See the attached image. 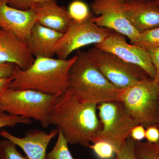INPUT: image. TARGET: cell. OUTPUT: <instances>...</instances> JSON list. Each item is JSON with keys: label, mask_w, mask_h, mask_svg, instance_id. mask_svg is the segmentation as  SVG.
<instances>
[{"label": "cell", "mask_w": 159, "mask_h": 159, "mask_svg": "<svg viewBox=\"0 0 159 159\" xmlns=\"http://www.w3.org/2000/svg\"><path fill=\"white\" fill-rule=\"evenodd\" d=\"M135 153L138 159H159V154L154 151L148 142H136Z\"/></svg>", "instance_id": "603a6c76"}, {"label": "cell", "mask_w": 159, "mask_h": 159, "mask_svg": "<svg viewBox=\"0 0 159 159\" xmlns=\"http://www.w3.org/2000/svg\"><path fill=\"white\" fill-rule=\"evenodd\" d=\"M34 59L26 43L10 31L0 28V62L11 63L25 70Z\"/></svg>", "instance_id": "5bb4252c"}, {"label": "cell", "mask_w": 159, "mask_h": 159, "mask_svg": "<svg viewBox=\"0 0 159 159\" xmlns=\"http://www.w3.org/2000/svg\"><path fill=\"white\" fill-rule=\"evenodd\" d=\"M145 138L148 143L156 144L159 141V129L156 125H151L145 130Z\"/></svg>", "instance_id": "484cf974"}, {"label": "cell", "mask_w": 159, "mask_h": 159, "mask_svg": "<svg viewBox=\"0 0 159 159\" xmlns=\"http://www.w3.org/2000/svg\"><path fill=\"white\" fill-rule=\"evenodd\" d=\"M153 148V150L157 153L159 154V141L156 144H151Z\"/></svg>", "instance_id": "4dcf8cb0"}, {"label": "cell", "mask_w": 159, "mask_h": 159, "mask_svg": "<svg viewBox=\"0 0 159 159\" xmlns=\"http://www.w3.org/2000/svg\"><path fill=\"white\" fill-rule=\"evenodd\" d=\"M92 18L82 22L72 20L55 46L54 51L57 58L67 59L74 51L91 44L99 43L110 35L112 30L97 26Z\"/></svg>", "instance_id": "ba28073f"}, {"label": "cell", "mask_w": 159, "mask_h": 159, "mask_svg": "<svg viewBox=\"0 0 159 159\" xmlns=\"http://www.w3.org/2000/svg\"><path fill=\"white\" fill-rule=\"evenodd\" d=\"M97 106L79 102L67 91L52 109L49 123L62 132L68 144L87 148L102 127Z\"/></svg>", "instance_id": "6da1fadb"}, {"label": "cell", "mask_w": 159, "mask_h": 159, "mask_svg": "<svg viewBox=\"0 0 159 159\" xmlns=\"http://www.w3.org/2000/svg\"><path fill=\"white\" fill-rule=\"evenodd\" d=\"M16 66L11 63L0 62V79L11 78Z\"/></svg>", "instance_id": "4316f807"}, {"label": "cell", "mask_w": 159, "mask_h": 159, "mask_svg": "<svg viewBox=\"0 0 159 159\" xmlns=\"http://www.w3.org/2000/svg\"><path fill=\"white\" fill-rule=\"evenodd\" d=\"M68 145L62 132L58 129L57 141L51 151L47 153L46 159H74Z\"/></svg>", "instance_id": "e0dca14e"}, {"label": "cell", "mask_w": 159, "mask_h": 159, "mask_svg": "<svg viewBox=\"0 0 159 159\" xmlns=\"http://www.w3.org/2000/svg\"><path fill=\"white\" fill-rule=\"evenodd\" d=\"M135 142L129 138L116 153L117 159H138L135 153Z\"/></svg>", "instance_id": "cb8c5ba5"}, {"label": "cell", "mask_w": 159, "mask_h": 159, "mask_svg": "<svg viewBox=\"0 0 159 159\" xmlns=\"http://www.w3.org/2000/svg\"><path fill=\"white\" fill-rule=\"evenodd\" d=\"M129 137L136 142H141L145 138V130L142 125H136L131 131Z\"/></svg>", "instance_id": "83f0119b"}, {"label": "cell", "mask_w": 159, "mask_h": 159, "mask_svg": "<svg viewBox=\"0 0 159 159\" xmlns=\"http://www.w3.org/2000/svg\"><path fill=\"white\" fill-rule=\"evenodd\" d=\"M97 110L102 127L91 142H108L116 154L129 138L135 124L120 101L102 102L97 106Z\"/></svg>", "instance_id": "8992f818"}, {"label": "cell", "mask_w": 159, "mask_h": 159, "mask_svg": "<svg viewBox=\"0 0 159 159\" xmlns=\"http://www.w3.org/2000/svg\"><path fill=\"white\" fill-rule=\"evenodd\" d=\"M56 0H7L9 6L19 10L27 11L33 9L38 4Z\"/></svg>", "instance_id": "d4e9b609"}, {"label": "cell", "mask_w": 159, "mask_h": 159, "mask_svg": "<svg viewBox=\"0 0 159 159\" xmlns=\"http://www.w3.org/2000/svg\"><path fill=\"white\" fill-rule=\"evenodd\" d=\"M0 159H28L16 148V145L8 139L0 141Z\"/></svg>", "instance_id": "ffe728a7"}, {"label": "cell", "mask_w": 159, "mask_h": 159, "mask_svg": "<svg viewBox=\"0 0 159 159\" xmlns=\"http://www.w3.org/2000/svg\"><path fill=\"white\" fill-rule=\"evenodd\" d=\"M157 84L158 85V91H159V93H158V97H159V74H157V76H156V77H155L154 78Z\"/></svg>", "instance_id": "1f68e13d"}, {"label": "cell", "mask_w": 159, "mask_h": 159, "mask_svg": "<svg viewBox=\"0 0 159 159\" xmlns=\"http://www.w3.org/2000/svg\"><path fill=\"white\" fill-rule=\"evenodd\" d=\"M67 10L72 20L76 21H84L93 16L87 4L81 0L71 2Z\"/></svg>", "instance_id": "ac0fdd59"}, {"label": "cell", "mask_w": 159, "mask_h": 159, "mask_svg": "<svg viewBox=\"0 0 159 159\" xmlns=\"http://www.w3.org/2000/svg\"><path fill=\"white\" fill-rule=\"evenodd\" d=\"M95 47L140 67L151 78H154L157 76L156 70L147 51L135 45L128 43L125 36L122 34L112 31L103 41L95 44Z\"/></svg>", "instance_id": "30bf717a"}, {"label": "cell", "mask_w": 159, "mask_h": 159, "mask_svg": "<svg viewBox=\"0 0 159 159\" xmlns=\"http://www.w3.org/2000/svg\"><path fill=\"white\" fill-rule=\"evenodd\" d=\"M126 0H94L90 6L98 17L92 21L101 28L110 29L128 37L131 43L136 42L139 33L131 25L127 17Z\"/></svg>", "instance_id": "9c48e42d"}, {"label": "cell", "mask_w": 159, "mask_h": 159, "mask_svg": "<svg viewBox=\"0 0 159 159\" xmlns=\"http://www.w3.org/2000/svg\"><path fill=\"white\" fill-rule=\"evenodd\" d=\"M35 22L32 9L24 11L8 5L7 0H0V28L13 33L26 43Z\"/></svg>", "instance_id": "7c38bea8"}, {"label": "cell", "mask_w": 159, "mask_h": 159, "mask_svg": "<svg viewBox=\"0 0 159 159\" xmlns=\"http://www.w3.org/2000/svg\"><path fill=\"white\" fill-rule=\"evenodd\" d=\"M87 53L91 61L104 77L119 88H127L149 76L140 67L97 47L91 48Z\"/></svg>", "instance_id": "52a82bcc"}, {"label": "cell", "mask_w": 159, "mask_h": 159, "mask_svg": "<svg viewBox=\"0 0 159 159\" xmlns=\"http://www.w3.org/2000/svg\"><path fill=\"white\" fill-rule=\"evenodd\" d=\"M156 1H157V2L159 3V0H156Z\"/></svg>", "instance_id": "d6a6232c"}, {"label": "cell", "mask_w": 159, "mask_h": 159, "mask_svg": "<svg viewBox=\"0 0 159 159\" xmlns=\"http://www.w3.org/2000/svg\"><path fill=\"white\" fill-rule=\"evenodd\" d=\"M100 159H111L114 157L115 149L112 145L104 141H98L89 146Z\"/></svg>", "instance_id": "7402d4cb"}, {"label": "cell", "mask_w": 159, "mask_h": 159, "mask_svg": "<svg viewBox=\"0 0 159 159\" xmlns=\"http://www.w3.org/2000/svg\"><path fill=\"white\" fill-rule=\"evenodd\" d=\"M60 97L32 90H6L0 97V110L12 116L25 117L47 128L49 117Z\"/></svg>", "instance_id": "277c9868"}, {"label": "cell", "mask_w": 159, "mask_h": 159, "mask_svg": "<svg viewBox=\"0 0 159 159\" xmlns=\"http://www.w3.org/2000/svg\"><path fill=\"white\" fill-rule=\"evenodd\" d=\"M134 45L148 51L159 48V27L139 33Z\"/></svg>", "instance_id": "d6986e66"}, {"label": "cell", "mask_w": 159, "mask_h": 159, "mask_svg": "<svg viewBox=\"0 0 159 159\" xmlns=\"http://www.w3.org/2000/svg\"><path fill=\"white\" fill-rule=\"evenodd\" d=\"M127 17L139 33L159 27V4L156 0H126Z\"/></svg>", "instance_id": "4fadbf2b"}, {"label": "cell", "mask_w": 159, "mask_h": 159, "mask_svg": "<svg viewBox=\"0 0 159 159\" xmlns=\"http://www.w3.org/2000/svg\"><path fill=\"white\" fill-rule=\"evenodd\" d=\"M12 78H4L0 79V97L6 90L9 88Z\"/></svg>", "instance_id": "f546056e"}, {"label": "cell", "mask_w": 159, "mask_h": 159, "mask_svg": "<svg viewBox=\"0 0 159 159\" xmlns=\"http://www.w3.org/2000/svg\"><path fill=\"white\" fill-rule=\"evenodd\" d=\"M32 120L25 117L12 116L0 110V129L4 127H14L18 124L29 125Z\"/></svg>", "instance_id": "44dd1931"}, {"label": "cell", "mask_w": 159, "mask_h": 159, "mask_svg": "<svg viewBox=\"0 0 159 159\" xmlns=\"http://www.w3.org/2000/svg\"><path fill=\"white\" fill-rule=\"evenodd\" d=\"M76 55L70 59L35 57L29 67L21 70L15 67L9 88L29 89L61 97L68 89L69 74Z\"/></svg>", "instance_id": "7a4b0ae2"}, {"label": "cell", "mask_w": 159, "mask_h": 159, "mask_svg": "<svg viewBox=\"0 0 159 159\" xmlns=\"http://www.w3.org/2000/svg\"><path fill=\"white\" fill-rule=\"evenodd\" d=\"M58 132L57 128L52 129L48 133L34 129L28 131L25 136L20 138L1 129L0 136L8 139L21 148L28 159H46L48 146Z\"/></svg>", "instance_id": "8fae6325"}, {"label": "cell", "mask_w": 159, "mask_h": 159, "mask_svg": "<svg viewBox=\"0 0 159 159\" xmlns=\"http://www.w3.org/2000/svg\"><path fill=\"white\" fill-rule=\"evenodd\" d=\"M63 34L35 23L31 29L26 46L35 58L53 57L55 55V46Z\"/></svg>", "instance_id": "2e32d148"}, {"label": "cell", "mask_w": 159, "mask_h": 159, "mask_svg": "<svg viewBox=\"0 0 159 159\" xmlns=\"http://www.w3.org/2000/svg\"><path fill=\"white\" fill-rule=\"evenodd\" d=\"M32 9L35 22L62 34L72 20L67 9L58 5L56 1L40 3Z\"/></svg>", "instance_id": "9a60e30c"}, {"label": "cell", "mask_w": 159, "mask_h": 159, "mask_svg": "<svg viewBox=\"0 0 159 159\" xmlns=\"http://www.w3.org/2000/svg\"><path fill=\"white\" fill-rule=\"evenodd\" d=\"M158 93L157 84L150 77L125 89L121 102L136 125L159 124Z\"/></svg>", "instance_id": "5b68a950"}, {"label": "cell", "mask_w": 159, "mask_h": 159, "mask_svg": "<svg viewBox=\"0 0 159 159\" xmlns=\"http://www.w3.org/2000/svg\"><path fill=\"white\" fill-rule=\"evenodd\" d=\"M152 64L156 70L157 74H159V48L147 51Z\"/></svg>", "instance_id": "f1b7e54d"}, {"label": "cell", "mask_w": 159, "mask_h": 159, "mask_svg": "<svg viewBox=\"0 0 159 159\" xmlns=\"http://www.w3.org/2000/svg\"><path fill=\"white\" fill-rule=\"evenodd\" d=\"M76 55L69 71L67 91L83 103L121 101L125 89L110 82L91 61L87 52L78 50Z\"/></svg>", "instance_id": "3957f363"}]
</instances>
